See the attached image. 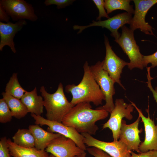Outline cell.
<instances>
[{"label":"cell","mask_w":157,"mask_h":157,"mask_svg":"<svg viewBox=\"0 0 157 157\" xmlns=\"http://www.w3.org/2000/svg\"><path fill=\"white\" fill-rule=\"evenodd\" d=\"M0 4L14 21L26 19L33 22L38 19L32 5L24 0H1Z\"/></svg>","instance_id":"obj_11"},{"label":"cell","mask_w":157,"mask_h":157,"mask_svg":"<svg viewBox=\"0 0 157 157\" xmlns=\"http://www.w3.org/2000/svg\"><path fill=\"white\" fill-rule=\"evenodd\" d=\"M17 75L16 73L13 74L6 85L5 92L15 98L21 99L26 91L20 85Z\"/></svg>","instance_id":"obj_23"},{"label":"cell","mask_w":157,"mask_h":157,"mask_svg":"<svg viewBox=\"0 0 157 157\" xmlns=\"http://www.w3.org/2000/svg\"><path fill=\"white\" fill-rule=\"evenodd\" d=\"M135 10L134 15L130 24V28L134 31L137 29L147 35H154L153 28L145 20L149 10L157 3V0H134Z\"/></svg>","instance_id":"obj_12"},{"label":"cell","mask_w":157,"mask_h":157,"mask_svg":"<svg viewBox=\"0 0 157 157\" xmlns=\"http://www.w3.org/2000/svg\"><path fill=\"white\" fill-rule=\"evenodd\" d=\"M81 134L84 137V143L88 147L99 148L112 157H131V151L128 149L126 144L120 140L106 142L96 139L88 133Z\"/></svg>","instance_id":"obj_9"},{"label":"cell","mask_w":157,"mask_h":157,"mask_svg":"<svg viewBox=\"0 0 157 157\" xmlns=\"http://www.w3.org/2000/svg\"><path fill=\"white\" fill-rule=\"evenodd\" d=\"M28 112L37 115L43 113L44 100L42 96L38 95L36 87L30 92L26 91L21 99Z\"/></svg>","instance_id":"obj_18"},{"label":"cell","mask_w":157,"mask_h":157,"mask_svg":"<svg viewBox=\"0 0 157 157\" xmlns=\"http://www.w3.org/2000/svg\"><path fill=\"white\" fill-rule=\"evenodd\" d=\"M31 116L35 120L36 124L41 126L45 125L48 127L47 131L51 133H56L73 140L76 145L81 149L86 150L85 144L84 142V137L74 128L67 126L62 123L49 120L41 116L33 114Z\"/></svg>","instance_id":"obj_7"},{"label":"cell","mask_w":157,"mask_h":157,"mask_svg":"<svg viewBox=\"0 0 157 157\" xmlns=\"http://www.w3.org/2000/svg\"><path fill=\"white\" fill-rule=\"evenodd\" d=\"M86 150L94 157H112L101 150L94 147L88 148Z\"/></svg>","instance_id":"obj_30"},{"label":"cell","mask_w":157,"mask_h":157,"mask_svg":"<svg viewBox=\"0 0 157 157\" xmlns=\"http://www.w3.org/2000/svg\"><path fill=\"white\" fill-rule=\"evenodd\" d=\"M7 138L2 137L0 141V157H11Z\"/></svg>","instance_id":"obj_27"},{"label":"cell","mask_w":157,"mask_h":157,"mask_svg":"<svg viewBox=\"0 0 157 157\" xmlns=\"http://www.w3.org/2000/svg\"><path fill=\"white\" fill-rule=\"evenodd\" d=\"M48 157H56L54 156L53 154H51L50 155H49Z\"/></svg>","instance_id":"obj_34"},{"label":"cell","mask_w":157,"mask_h":157,"mask_svg":"<svg viewBox=\"0 0 157 157\" xmlns=\"http://www.w3.org/2000/svg\"><path fill=\"white\" fill-rule=\"evenodd\" d=\"M121 28L120 36L115 41L121 47L130 60L127 65L128 68L131 70L135 68L143 69L144 67L142 63L143 55L140 53L139 47L135 39L134 31L125 25Z\"/></svg>","instance_id":"obj_4"},{"label":"cell","mask_w":157,"mask_h":157,"mask_svg":"<svg viewBox=\"0 0 157 157\" xmlns=\"http://www.w3.org/2000/svg\"><path fill=\"white\" fill-rule=\"evenodd\" d=\"M132 15L126 12H124L118 14L105 20L97 21L93 20L92 22L89 25L85 26L74 25L73 28L74 30L79 29L77 34H79L85 29L90 27L99 26L103 28H105L110 31V35L114 38L115 41L117 40L121 35L118 31L119 29L126 24H130L132 18Z\"/></svg>","instance_id":"obj_10"},{"label":"cell","mask_w":157,"mask_h":157,"mask_svg":"<svg viewBox=\"0 0 157 157\" xmlns=\"http://www.w3.org/2000/svg\"><path fill=\"white\" fill-rule=\"evenodd\" d=\"M12 113L13 116L17 119L24 117L28 113V109L21 99L3 92L1 94Z\"/></svg>","instance_id":"obj_20"},{"label":"cell","mask_w":157,"mask_h":157,"mask_svg":"<svg viewBox=\"0 0 157 157\" xmlns=\"http://www.w3.org/2000/svg\"><path fill=\"white\" fill-rule=\"evenodd\" d=\"M92 74L105 97L106 104L96 109H103L110 113L115 105L113 96L115 94L114 82L108 72L102 67V62L99 61L94 65L90 66Z\"/></svg>","instance_id":"obj_5"},{"label":"cell","mask_w":157,"mask_h":157,"mask_svg":"<svg viewBox=\"0 0 157 157\" xmlns=\"http://www.w3.org/2000/svg\"><path fill=\"white\" fill-rule=\"evenodd\" d=\"M130 102L138 112L144 128L145 139L139 145L140 151L145 152L151 150L157 151V124L156 125L154 121L150 118L148 109L147 110L148 116L146 117L135 103Z\"/></svg>","instance_id":"obj_14"},{"label":"cell","mask_w":157,"mask_h":157,"mask_svg":"<svg viewBox=\"0 0 157 157\" xmlns=\"http://www.w3.org/2000/svg\"><path fill=\"white\" fill-rule=\"evenodd\" d=\"M10 153L13 157H48L45 150H39L35 147H22L14 143L9 138L7 140Z\"/></svg>","instance_id":"obj_19"},{"label":"cell","mask_w":157,"mask_h":157,"mask_svg":"<svg viewBox=\"0 0 157 157\" xmlns=\"http://www.w3.org/2000/svg\"><path fill=\"white\" fill-rule=\"evenodd\" d=\"M28 129L34 137L35 147L39 150H45V149L53 139L61 135L59 133H54L46 131L37 124L30 125Z\"/></svg>","instance_id":"obj_17"},{"label":"cell","mask_w":157,"mask_h":157,"mask_svg":"<svg viewBox=\"0 0 157 157\" xmlns=\"http://www.w3.org/2000/svg\"><path fill=\"white\" fill-rule=\"evenodd\" d=\"M131 157H157V151H156L151 150L138 154L131 151Z\"/></svg>","instance_id":"obj_31"},{"label":"cell","mask_w":157,"mask_h":157,"mask_svg":"<svg viewBox=\"0 0 157 157\" xmlns=\"http://www.w3.org/2000/svg\"><path fill=\"white\" fill-rule=\"evenodd\" d=\"M104 44L106 54L102 62L103 69L106 71L115 83L118 84L125 90L121 83L120 78L124 67L127 65L128 63L118 56L112 49L107 37L104 35Z\"/></svg>","instance_id":"obj_8"},{"label":"cell","mask_w":157,"mask_h":157,"mask_svg":"<svg viewBox=\"0 0 157 157\" xmlns=\"http://www.w3.org/2000/svg\"><path fill=\"white\" fill-rule=\"evenodd\" d=\"M86 153L85 152V151L82 153V154L76 155L73 157H86Z\"/></svg>","instance_id":"obj_33"},{"label":"cell","mask_w":157,"mask_h":157,"mask_svg":"<svg viewBox=\"0 0 157 157\" xmlns=\"http://www.w3.org/2000/svg\"><path fill=\"white\" fill-rule=\"evenodd\" d=\"M108 115L106 110L92 109L90 103L83 102L74 106L64 117L62 123L74 128L81 134L95 135L99 129L96 122L105 119Z\"/></svg>","instance_id":"obj_1"},{"label":"cell","mask_w":157,"mask_h":157,"mask_svg":"<svg viewBox=\"0 0 157 157\" xmlns=\"http://www.w3.org/2000/svg\"><path fill=\"white\" fill-rule=\"evenodd\" d=\"M140 119L138 116L135 122L129 124H127L126 121L122 120L119 136V140L126 144L129 151H135L138 153L141 152L139 149L141 142L139 134L142 132V129L140 130L138 128Z\"/></svg>","instance_id":"obj_15"},{"label":"cell","mask_w":157,"mask_h":157,"mask_svg":"<svg viewBox=\"0 0 157 157\" xmlns=\"http://www.w3.org/2000/svg\"><path fill=\"white\" fill-rule=\"evenodd\" d=\"M142 63L144 67H146L149 63L151 64V68L157 66V51L151 55H143Z\"/></svg>","instance_id":"obj_28"},{"label":"cell","mask_w":157,"mask_h":157,"mask_svg":"<svg viewBox=\"0 0 157 157\" xmlns=\"http://www.w3.org/2000/svg\"><path fill=\"white\" fill-rule=\"evenodd\" d=\"M99 11V15L97 20L101 21L102 17H104L108 19L110 18L105 9L104 1L103 0H93Z\"/></svg>","instance_id":"obj_26"},{"label":"cell","mask_w":157,"mask_h":157,"mask_svg":"<svg viewBox=\"0 0 157 157\" xmlns=\"http://www.w3.org/2000/svg\"><path fill=\"white\" fill-rule=\"evenodd\" d=\"M10 17L6 11L5 9L0 4V21H4L8 23L9 22Z\"/></svg>","instance_id":"obj_32"},{"label":"cell","mask_w":157,"mask_h":157,"mask_svg":"<svg viewBox=\"0 0 157 157\" xmlns=\"http://www.w3.org/2000/svg\"><path fill=\"white\" fill-rule=\"evenodd\" d=\"M115 105L114 109L110 113L109 119L103 124L102 128L109 129L112 132L114 140L117 141L119 139L123 118L125 117L129 120L133 119L131 113L133 111L134 107L131 103L128 104L122 99H116Z\"/></svg>","instance_id":"obj_6"},{"label":"cell","mask_w":157,"mask_h":157,"mask_svg":"<svg viewBox=\"0 0 157 157\" xmlns=\"http://www.w3.org/2000/svg\"><path fill=\"white\" fill-rule=\"evenodd\" d=\"M74 1L72 0H45L44 3L46 6L56 5L57 8L60 9L69 6Z\"/></svg>","instance_id":"obj_25"},{"label":"cell","mask_w":157,"mask_h":157,"mask_svg":"<svg viewBox=\"0 0 157 157\" xmlns=\"http://www.w3.org/2000/svg\"><path fill=\"white\" fill-rule=\"evenodd\" d=\"M11 112L5 99H0V122L6 123L10 122L13 117Z\"/></svg>","instance_id":"obj_24"},{"label":"cell","mask_w":157,"mask_h":157,"mask_svg":"<svg viewBox=\"0 0 157 157\" xmlns=\"http://www.w3.org/2000/svg\"><path fill=\"white\" fill-rule=\"evenodd\" d=\"M12 138L13 142L20 146L27 148L35 147L34 137L28 129H18Z\"/></svg>","instance_id":"obj_21"},{"label":"cell","mask_w":157,"mask_h":157,"mask_svg":"<svg viewBox=\"0 0 157 157\" xmlns=\"http://www.w3.org/2000/svg\"><path fill=\"white\" fill-rule=\"evenodd\" d=\"M147 81L146 82L147 84V85L148 88L152 92L153 96L154 99L155 100L157 104V87H155V89H154L151 83V80L153 78L152 77L150 74V70L151 67H147ZM157 121V118H156Z\"/></svg>","instance_id":"obj_29"},{"label":"cell","mask_w":157,"mask_h":157,"mask_svg":"<svg viewBox=\"0 0 157 157\" xmlns=\"http://www.w3.org/2000/svg\"><path fill=\"white\" fill-rule=\"evenodd\" d=\"M26 24L25 20H19L15 23L9 22L6 23L0 22V51L2 50L5 46L7 45L14 53H16L14 38L17 33Z\"/></svg>","instance_id":"obj_16"},{"label":"cell","mask_w":157,"mask_h":157,"mask_svg":"<svg viewBox=\"0 0 157 157\" xmlns=\"http://www.w3.org/2000/svg\"><path fill=\"white\" fill-rule=\"evenodd\" d=\"M40 91L44 98L47 119L62 123L64 117L74 106L67 100L62 84L59 83L57 90L53 94L48 93L44 86L40 87Z\"/></svg>","instance_id":"obj_3"},{"label":"cell","mask_w":157,"mask_h":157,"mask_svg":"<svg viewBox=\"0 0 157 157\" xmlns=\"http://www.w3.org/2000/svg\"><path fill=\"white\" fill-rule=\"evenodd\" d=\"M45 151L56 157H73L85 151L78 147L73 140L62 135L53 139Z\"/></svg>","instance_id":"obj_13"},{"label":"cell","mask_w":157,"mask_h":157,"mask_svg":"<svg viewBox=\"0 0 157 157\" xmlns=\"http://www.w3.org/2000/svg\"><path fill=\"white\" fill-rule=\"evenodd\" d=\"M130 0H105L104 5L108 14L117 10H124L131 14H134L133 6L130 4Z\"/></svg>","instance_id":"obj_22"},{"label":"cell","mask_w":157,"mask_h":157,"mask_svg":"<svg viewBox=\"0 0 157 157\" xmlns=\"http://www.w3.org/2000/svg\"><path fill=\"white\" fill-rule=\"evenodd\" d=\"M83 68L84 75L80 83L77 85L72 84L65 86L66 92L71 93L72 96L70 102L74 106L83 102H92L96 106L102 104L105 97L95 80L87 61Z\"/></svg>","instance_id":"obj_2"}]
</instances>
